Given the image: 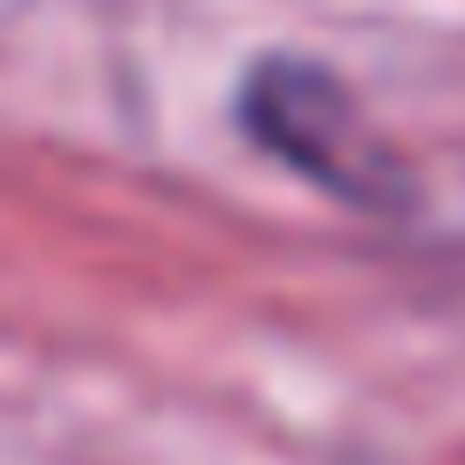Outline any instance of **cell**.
I'll list each match as a JSON object with an SVG mask.
<instances>
[{
	"label": "cell",
	"mask_w": 465,
	"mask_h": 465,
	"mask_svg": "<svg viewBox=\"0 0 465 465\" xmlns=\"http://www.w3.org/2000/svg\"><path fill=\"white\" fill-rule=\"evenodd\" d=\"M241 124L256 148H272L295 179L326 186L333 202L357 210H388L403 202V171L388 155V140L365 124L357 94L318 63H256L241 85Z\"/></svg>",
	"instance_id": "6da1fadb"
}]
</instances>
